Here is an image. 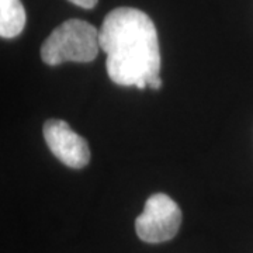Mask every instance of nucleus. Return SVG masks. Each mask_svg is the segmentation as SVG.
Wrapping results in <instances>:
<instances>
[{"label": "nucleus", "instance_id": "1", "mask_svg": "<svg viewBox=\"0 0 253 253\" xmlns=\"http://www.w3.org/2000/svg\"><path fill=\"white\" fill-rule=\"evenodd\" d=\"M99 42L106 54L107 75L120 86H135L144 90L148 82L161 76L158 31L142 10H111L99 30Z\"/></svg>", "mask_w": 253, "mask_h": 253}, {"label": "nucleus", "instance_id": "2", "mask_svg": "<svg viewBox=\"0 0 253 253\" xmlns=\"http://www.w3.org/2000/svg\"><path fill=\"white\" fill-rule=\"evenodd\" d=\"M99 30L90 23L71 18L49 34L41 46V58L49 66L63 62L87 63L99 55Z\"/></svg>", "mask_w": 253, "mask_h": 253}, {"label": "nucleus", "instance_id": "3", "mask_svg": "<svg viewBox=\"0 0 253 253\" xmlns=\"http://www.w3.org/2000/svg\"><path fill=\"white\" fill-rule=\"evenodd\" d=\"M181 224V210L168 194L156 193L145 203L135 221L138 238L146 244H162L176 236Z\"/></svg>", "mask_w": 253, "mask_h": 253}, {"label": "nucleus", "instance_id": "4", "mask_svg": "<svg viewBox=\"0 0 253 253\" xmlns=\"http://www.w3.org/2000/svg\"><path fill=\"white\" fill-rule=\"evenodd\" d=\"M42 134L51 152L63 165L73 169H82L90 161L87 141L76 134L66 121L56 118L48 120L42 126Z\"/></svg>", "mask_w": 253, "mask_h": 253}, {"label": "nucleus", "instance_id": "5", "mask_svg": "<svg viewBox=\"0 0 253 253\" xmlns=\"http://www.w3.org/2000/svg\"><path fill=\"white\" fill-rule=\"evenodd\" d=\"M26 10L21 0H0V37L14 38L26 27Z\"/></svg>", "mask_w": 253, "mask_h": 253}, {"label": "nucleus", "instance_id": "6", "mask_svg": "<svg viewBox=\"0 0 253 253\" xmlns=\"http://www.w3.org/2000/svg\"><path fill=\"white\" fill-rule=\"evenodd\" d=\"M69 1L79 6V7H83V9H93L99 0H69Z\"/></svg>", "mask_w": 253, "mask_h": 253}]
</instances>
